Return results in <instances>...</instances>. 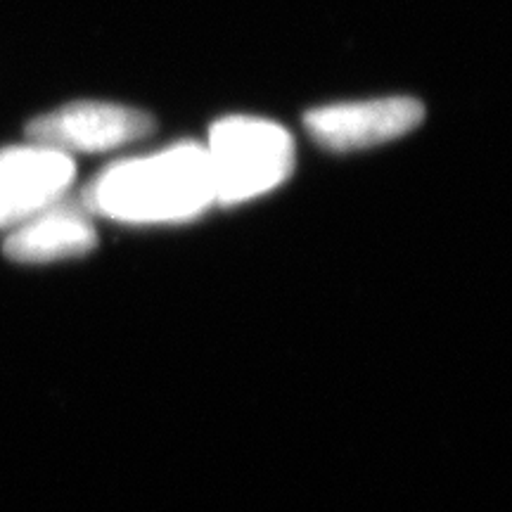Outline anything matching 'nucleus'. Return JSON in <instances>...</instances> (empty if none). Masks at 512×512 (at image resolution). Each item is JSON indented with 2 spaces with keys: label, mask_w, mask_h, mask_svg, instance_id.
Segmentation results:
<instances>
[{
  "label": "nucleus",
  "mask_w": 512,
  "mask_h": 512,
  "mask_svg": "<svg viewBox=\"0 0 512 512\" xmlns=\"http://www.w3.org/2000/svg\"><path fill=\"white\" fill-rule=\"evenodd\" d=\"M83 209L119 223H183L214 207L207 150L178 143L107 166L83 190Z\"/></svg>",
  "instance_id": "obj_1"
},
{
  "label": "nucleus",
  "mask_w": 512,
  "mask_h": 512,
  "mask_svg": "<svg viewBox=\"0 0 512 512\" xmlns=\"http://www.w3.org/2000/svg\"><path fill=\"white\" fill-rule=\"evenodd\" d=\"M72 157L29 143L0 150V230H12L67 195L74 183Z\"/></svg>",
  "instance_id": "obj_4"
},
{
  "label": "nucleus",
  "mask_w": 512,
  "mask_h": 512,
  "mask_svg": "<svg viewBox=\"0 0 512 512\" xmlns=\"http://www.w3.org/2000/svg\"><path fill=\"white\" fill-rule=\"evenodd\" d=\"M425 119V107L415 98H377L339 102L306 112L311 138L335 152L363 150L406 136Z\"/></svg>",
  "instance_id": "obj_5"
},
{
  "label": "nucleus",
  "mask_w": 512,
  "mask_h": 512,
  "mask_svg": "<svg viewBox=\"0 0 512 512\" xmlns=\"http://www.w3.org/2000/svg\"><path fill=\"white\" fill-rule=\"evenodd\" d=\"M155 131V119L143 110L114 102H69L29 121L31 143L69 152H105L143 140Z\"/></svg>",
  "instance_id": "obj_3"
},
{
  "label": "nucleus",
  "mask_w": 512,
  "mask_h": 512,
  "mask_svg": "<svg viewBox=\"0 0 512 512\" xmlns=\"http://www.w3.org/2000/svg\"><path fill=\"white\" fill-rule=\"evenodd\" d=\"M98 245L93 216L83 204L57 200L48 209L38 211L22 226L12 228L5 238L3 252L15 264H55V261L79 259Z\"/></svg>",
  "instance_id": "obj_6"
},
{
  "label": "nucleus",
  "mask_w": 512,
  "mask_h": 512,
  "mask_svg": "<svg viewBox=\"0 0 512 512\" xmlns=\"http://www.w3.org/2000/svg\"><path fill=\"white\" fill-rule=\"evenodd\" d=\"M214 204H242L283 185L294 169V140L283 126L259 117L216 121L204 145Z\"/></svg>",
  "instance_id": "obj_2"
}]
</instances>
